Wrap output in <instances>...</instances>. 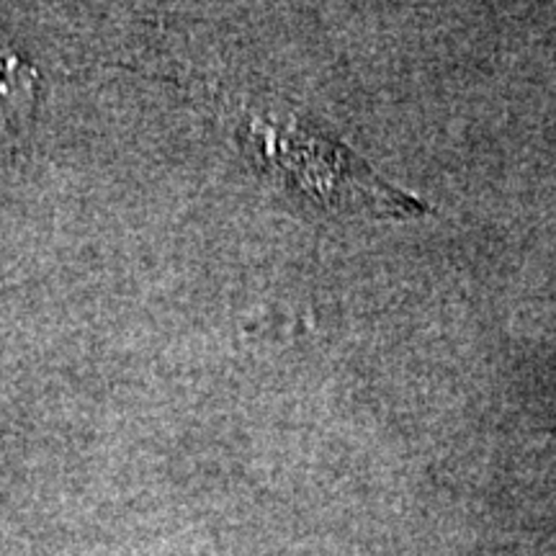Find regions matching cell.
<instances>
[{"label": "cell", "instance_id": "cell-1", "mask_svg": "<svg viewBox=\"0 0 556 556\" xmlns=\"http://www.w3.org/2000/svg\"><path fill=\"white\" fill-rule=\"evenodd\" d=\"M29 70L11 54H0V137L18 131L21 116H26L31 93Z\"/></svg>", "mask_w": 556, "mask_h": 556}]
</instances>
